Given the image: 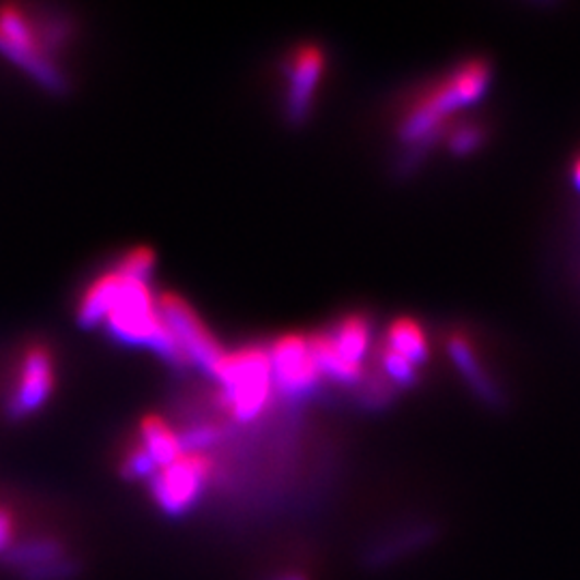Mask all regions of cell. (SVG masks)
I'll return each mask as SVG.
<instances>
[{
	"label": "cell",
	"mask_w": 580,
	"mask_h": 580,
	"mask_svg": "<svg viewBox=\"0 0 580 580\" xmlns=\"http://www.w3.org/2000/svg\"><path fill=\"white\" fill-rule=\"evenodd\" d=\"M104 324L108 327V333L121 344L151 348L173 366H190L186 353L159 315L157 297L151 293L149 282L126 277L117 304L113 306Z\"/></svg>",
	"instance_id": "6da1fadb"
},
{
	"label": "cell",
	"mask_w": 580,
	"mask_h": 580,
	"mask_svg": "<svg viewBox=\"0 0 580 580\" xmlns=\"http://www.w3.org/2000/svg\"><path fill=\"white\" fill-rule=\"evenodd\" d=\"M490 75V64L484 59H473L453 69L409 108L400 123V138L409 144L433 138L458 108L477 102L486 93Z\"/></svg>",
	"instance_id": "7a4b0ae2"
},
{
	"label": "cell",
	"mask_w": 580,
	"mask_h": 580,
	"mask_svg": "<svg viewBox=\"0 0 580 580\" xmlns=\"http://www.w3.org/2000/svg\"><path fill=\"white\" fill-rule=\"evenodd\" d=\"M213 379L222 387L228 415L241 424L257 419L275 387L269 351L258 346L226 353Z\"/></svg>",
	"instance_id": "3957f363"
},
{
	"label": "cell",
	"mask_w": 580,
	"mask_h": 580,
	"mask_svg": "<svg viewBox=\"0 0 580 580\" xmlns=\"http://www.w3.org/2000/svg\"><path fill=\"white\" fill-rule=\"evenodd\" d=\"M0 52L42 86L63 91V73L48 59L28 17L13 4L0 7Z\"/></svg>",
	"instance_id": "277c9868"
},
{
	"label": "cell",
	"mask_w": 580,
	"mask_h": 580,
	"mask_svg": "<svg viewBox=\"0 0 580 580\" xmlns=\"http://www.w3.org/2000/svg\"><path fill=\"white\" fill-rule=\"evenodd\" d=\"M157 308L168 331L186 353L188 362L215 377L222 359L226 357V351L192 306L177 293H164L162 297H157Z\"/></svg>",
	"instance_id": "5b68a950"
},
{
	"label": "cell",
	"mask_w": 580,
	"mask_h": 580,
	"mask_svg": "<svg viewBox=\"0 0 580 580\" xmlns=\"http://www.w3.org/2000/svg\"><path fill=\"white\" fill-rule=\"evenodd\" d=\"M211 475V460L204 453L188 451L177 462L159 469L151 486V497L168 516L186 514L200 499Z\"/></svg>",
	"instance_id": "8992f818"
},
{
	"label": "cell",
	"mask_w": 580,
	"mask_h": 580,
	"mask_svg": "<svg viewBox=\"0 0 580 580\" xmlns=\"http://www.w3.org/2000/svg\"><path fill=\"white\" fill-rule=\"evenodd\" d=\"M269 359L273 386L284 395H306L322 379L308 335L286 333L277 338L269 348Z\"/></svg>",
	"instance_id": "52a82bcc"
},
{
	"label": "cell",
	"mask_w": 580,
	"mask_h": 580,
	"mask_svg": "<svg viewBox=\"0 0 580 580\" xmlns=\"http://www.w3.org/2000/svg\"><path fill=\"white\" fill-rule=\"evenodd\" d=\"M2 557L24 580H69L80 570V564L69 555L63 542L52 535L15 542Z\"/></svg>",
	"instance_id": "ba28073f"
},
{
	"label": "cell",
	"mask_w": 580,
	"mask_h": 580,
	"mask_svg": "<svg viewBox=\"0 0 580 580\" xmlns=\"http://www.w3.org/2000/svg\"><path fill=\"white\" fill-rule=\"evenodd\" d=\"M55 389V362L46 346H31L20 364L17 386L13 389L7 411L11 417L22 419L37 413Z\"/></svg>",
	"instance_id": "9c48e42d"
},
{
	"label": "cell",
	"mask_w": 580,
	"mask_h": 580,
	"mask_svg": "<svg viewBox=\"0 0 580 580\" xmlns=\"http://www.w3.org/2000/svg\"><path fill=\"white\" fill-rule=\"evenodd\" d=\"M286 71H288V95H286L288 119L301 123L310 115L312 99L321 82L324 52L315 44H306L291 55Z\"/></svg>",
	"instance_id": "30bf717a"
},
{
	"label": "cell",
	"mask_w": 580,
	"mask_h": 580,
	"mask_svg": "<svg viewBox=\"0 0 580 580\" xmlns=\"http://www.w3.org/2000/svg\"><path fill=\"white\" fill-rule=\"evenodd\" d=\"M126 277L113 269L102 273L82 295L80 306H78V322L84 329H93L97 324L106 321V317L110 315L113 306L117 304V297L121 293Z\"/></svg>",
	"instance_id": "8fae6325"
},
{
	"label": "cell",
	"mask_w": 580,
	"mask_h": 580,
	"mask_svg": "<svg viewBox=\"0 0 580 580\" xmlns=\"http://www.w3.org/2000/svg\"><path fill=\"white\" fill-rule=\"evenodd\" d=\"M138 443L149 451V455L157 464V471L177 462L184 453H188L184 448L181 435L159 415H146L140 422Z\"/></svg>",
	"instance_id": "7c38bea8"
},
{
	"label": "cell",
	"mask_w": 580,
	"mask_h": 580,
	"mask_svg": "<svg viewBox=\"0 0 580 580\" xmlns=\"http://www.w3.org/2000/svg\"><path fill=\"white\" fill-rule=\"evenodd\" d=\"M324 333L342 359L362 368V362L372 342V324L364 315L344 317L331 331Z\"/></svg>",
	"instance_id": "4fadbf2b"
},
{
	"label": "cell",
	"mask_w": 580,
	"mask_h": 580,
	"mask_svg": "<svg viewBox=\"0 0 580 580\" xmlns=\"http://www.w3.org/2000/svg\"><path fill=\"white\" fill-rule=\"evenodd\" d=\"M386 346L393 353L409 359L413 366H419L428 359V340L422 324L415 319H398L387 329Z\"/></svg>",
	"instance_id": "5bb4252c"
},
{
	"label": "cell",
	"mask_w": 580,
	"mask_h": 580,
	"mask_svg": "<svg viewBox=\"0 0 580 580\" xmlns=\"http://www.w3.org/2000/svg\"><path fill=\"white\" fill-rule=\"evenodd\" d=\"M450 355L453 364L460 368V372L464 375V379L471 383V387L484 395L486 400H497V387L490 381V377L486 375L484 366L480 364L471 342L466 335L462 333H453L450 338Z\"/></svg>",
	"instance_id": "9a60e30c"
},
{
	"label": "cell",
	"mask_w": 580,
	"mask_h": 580,
	"mask_svg": "<svg viewBox=\"0 0 580 580\" xmlns=\"http://www.w3.org/2000/svg\"><path fill=\"white\" fill-rule=\"evenodd\" d=\"M153 269H155V255L149 248L129 250L128 255L121 258L119 264H117V271L123 277L138 280V282H149Z\"/></svg>",
	"instance_id": "2e32d148"
},
{
	"label": "cell",
	"mask_w": 580,
	"mask_h": 580,
	"mask_svg": "<svg viewBox=\"0 0 580 580\" xmlns=\"http://www.w3.org/2000/svg\"><path fill=\"white\" fill-rule=\"evenodd\" d=\"M121 471H123V475L128 480H146V482H151L153 475L157 473V464L153 462L149 451L144 450L140 443H135L126 453Z\"/></svg>",
	"instance_id": "e0dca14e"
},
{
	"label": "cell",
	"mask_w": 580,
	"mask_h": 580,
	"mask_svg": "<svg viewBox=\"0 0 580 580\" xmlns=\"http://www.w3.org/2000/svg\"><path fill=\"white\" fill-rule=\"evenodd\" d=\"M381 364H383L387 379H391L398 386H413V381L417 377V366H413L402 355L393 353L386 344L381 348Z\"/></svg>",
	"instance_id": "ac0fdd59"
},
{
	"label": "cell",
	"mask_w": 580,
	"mask_h": 580,
	"mask_svg": "<svg viewBox=\"0 0 580 580\" xmlns=\"http://www.w3.org/2000/svg\"><path fill=\"white\" fill-rule=\"evenodd\" d=\"M480 142H482V129L477 126H462L451 133V151L458 155L473 151Z\"/></svg>",
	"instance_id": "d6986e66"
},
{
	"label": "cell",
	"mask_w": 580,
	"mask_h": 580,
	"mask_svg": "<svg viewBox=\"0 0 580 580\" xmlns=\"http://www.w3.org/2000/svg\"><path fill=\"white\" fill-rule=\"evenodd\" d=\"M15 535H17L15 516L7 506H0V555H7L15 546Z\"/></svg>",
	"instance_id": "ffe728a7"
},
{
	"label": "cell",
	"mask_w": 580,
	"mask_h": 580,
	"mask_svg": "<svg viewBox=\"0 0 580 580\" xmlns=\"http://www.w3.org/2000/svg\"><path fill=\"white\" fill-rule=\"evenodd\" d=\"M572 179H575V186L579 188V192H580V157H579V162L575 164V173H572Z\"/></svg>",
	"instance_id": "44dd1931"
},
{
	"label": "cell",
	"mask_w": 580,
	"mask_h": 580,
	"mask_svg": "<svg viewBox=\"0 0 580 580\" xmlns=\"http://www.w3.org/2000/svg\"><path fill=\"white\" fill-rule=\"evenodd\" d=\"M280 580H306V579H301V577H297V575H288V577H284V579H280Z\"/></svg>",
	"instance_id": "7402d4cb"
}]
</instances>
